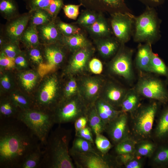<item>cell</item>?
Masks as SVG:
<instances>
[{
  "mask_svg": "<svg viewBox=\"0 0 168 168\" xmlns=\"http://www.w3.org/2000/svg\"><path fill=\"white\" fill-rule=\"evenodd\" d=\"M16 64L15 58L8 57L2 52H1L0 65L6 69L13 68Z\"/></svg>",
  "mask_w": 168,
  "mask_h": 168,
  "instance_id": "obj_49",
  "label": "cell"
},
{
  "mask_svg": "<svg viewBox=\"0 0 168 168\" xmlns=\"http://www.w3.org/2000/svg\"><path fill=\"white\" fill-rule=\"evenodd\" d=\"M58 103L53 111L55 124L74 122L86 115L88 106L80 96L76 95Z\"/></svg>",
  "mask_w": 168,
  "mask_h": 168,
  "instance_id": "obj_5",
  "label": "cell"
},
{
  "mask_svg": "<svg viewBox=\"0 0 168 168\" xmlns=\"http://www.w3.org/2000/svg\"><path fill=\"white\" fill-rule=\"evenodd\" d=\"M156 149V146L152 142L148 141H143L136 144L135 154L138 157L150 156Z\"/></svg>",
  "mask_w": 168,
  "mask_h": 168,
  "instance_id": "obj_38",
  "label": "cell"
},
{
  "mask_svg": "<svg viewBox=\"0 0 168 168\" xmlns=\"http://www.w3.org/2000/svg\"><path fill=\"white\" fill-rule=\"evenodd\" d=\"M94 52V49L91 45L73 52L69 62V72L77 74L83 71L88 65Z\"/></svg>",
  "mask_w": 168,
  "mask_h": 168,
  "instance_id": "obj_16",
  "label": "cell"
},
{
  "mask_svg": "<svg viewBox=\"0 0 168 168\" xmlns=\"http://www.w3.org/2000/svg\"><path fill=\"white\" fill-rule=\"evenodd\" d=\"M0 13L7 21L19 15V7L16 0H0Z\"/></svg>",
  "mask_w": 168,
  "mask_h": 168,
  "instance_id": "obj_29",
  "label": "cell"
},
{
  "mask_svg": "<svg viewBox=\"0 0 168 168\" xmlns=\"http://www.w3.org/2000/svg\"><path fill=\"white\" fill-rule=\"evenodd\" d=\"M40 143L17 118L0 119V168H20L26 157Z\"/></svg>",
  "mask_w": 168,
  "mask_h": 168,
  "instance_id": "obj_1",
  "label": "cell"
},
{
  "mask_svg": "<svg viewBox=\"0 0 168 168\" xmlns=\"http://www.w3.org/2000/svg\"><path fill=\"white\" fill-rule=\"evenodd\" d=\"M17 118L37 138L41 145L44 146L55 124L53 112L42 109L22 110Z\"/></svg>",
  "mask_w": 168,
  "mask_h": 168,
  "instance_id": "obj_3",
  "label": "cell"
},
{
  "mask_svg": "<svg viewBox=\"0 0 168 168\" xmlns=\"http://www.w3.org/2000/svg\"><path fill=\"white\" fill-rule=\"evenodd\" d=\"M41 44L37 47L28 48L29 49L27 54L28 58L34 63L39 64L44 62L43 54L40 49Z\"/></svg>",
  "mask_w": 168,
  "mask_h": 168,
  "instance_id": "obj_45",
  "label": "cell"
},
{
  "mask_svg": "<svg viewBox=\"0 0 168 168\" xmlns=\"http://www.w3.org/2000/svg\"><path fill=\"white\" fill-rule=\"evenodd\" d=\"M86 9L98 12H127V8L124 0H78Z\"/></svg>",
  "mask_w": 168,
  "mask_h": 168,
  "instance_id": "obj_14",
  "label": "cell"
},
{
  "mask_svg": "<svg viewBox=\"0 0 168 168\" xmlns=\"http://www.w3.org/2000/svg\"><path fill=\"white\" fill-rule=\"evenodd\" d=\"M135 156L134 153L124 154L118 155L115 159L118 165H124Z\"/></svg>",
  "mask_w": 168,
  "mask_h": 168,
  "instance_id": "obj_51",
  "label": "cell"
},
{
  "mask_svg": "<svg viewBox=\"0 0 168 168\" xmlns=\"http://www.w3.org/2000/svg\"><path fill=\"white\" fill-rule=\"evenodd\" d=\"M166 79H167V83H168V71H167V74L166 76Z\"/></svg>",
  "mask_w": 168,
  "mask_h": 168,
  "instance_id": "obj_58",
  "label": "cell"
},
{
  "mask_svg": "<svg viewBox=\"0 0 168 168\" xmlns=\"http://www.w3.org/2000/svg\"><path fill=\"white\" fill-rule=\"evenodd\" d=\"M19 44L7 41L1 47V52L10 57L15 58L20 53Z\"/></svg>",
  "mask_w": 168,
  "mask_h": 168,
  "instance_id": "obj_42",
  "label": "cell"
},
{
  "mask_svg": "<svg viewBox=\"0 0 168 168\" xmlns=\"http://www.w3.org/2000/svg\"><path fill=\"white\" fill-rule=\"evenodd\" d=\"M128 12L110 14V26L115 38L121 44L129 40L133 23V16Z\"/></svg>",
  "mask_w": 168,
  "mask_h": 168,
  "instance_id": "obj_11",
  "label": "cell"
},
{
  "mask_svg": "<svg viewBox=\"0 0 168 168\" xmlns=\"http://www.w3.org/2000/svg\"><path fill=\"white\" fill-rule=\"evenodd\" d=\"M23 87L27 90H30L35 86L37 76L32 72H27L22 74L20 77Z\"/></svg>",
  "mask_w": 168,
  "mask_h": 168,
  "instance_id": "obj_41",
  "label": "cell"
},
{
  "mask_svg": "<svg viewBox=\"0 0 168 168\" xmlns=\"http://www.w3.org/2000/svg\"><path fill=\"white\" fill-rule=\"evenodd\" d=\"M86 115L88 125L95 135L105 131L106 125L98 114L94 105L88 107Z\"/></svg>",
  "mask_w": 168,
  "mask_h": 168,
  "instance_id": "obj_27",
  "label": "cell"
},
{
  "mask_svg": "<svg viewBox=\"0 0 168 168\" xmlns=\"http://www.w3.org/2000/svg\"><path fill=\"white\" fill-rule=\"evenodd\" d=\"M151 44L146 43L139 45L135 59L136 66L140 72L149 73L150 63L153 52Z\"/></svg>",
  "mask_w": 168,
  "mask_h": 168,
  "instance_id": "obj_23",
  "label": "cell"
},
{
  "mask_svg": "<svg viewBox=\"0 0 168 168\" xmlns=\"http://www.w3.org/2000/svg\"><path fill=\"white\" fill-rule=\"evenodd\" d=\"M100 13L86 9L82 11L76 21L73 23L84 28L93 24L98 18Z\"/></svg>",
  "mask_w": 168,
  "mask_h": 168,
  "instance_id": "obj_32",
  "label": "cell"
},
{
  "mask_svg": "<svg viewBox=\"0 0 168 168\" xmlns=\"http://www.w3.org/2000/svg\"><path fill=\"white\" fill-rule=\"evenodd\" d=\"M88 65L91 72L95 74H100L102 71V64L101 61L96 58H91L89 62Z\"/></svg>",
  "mask_w": 168,
  "mask_h": 168,
  "instance_id": "obj_48",
  "label": "cell"
},
{
  "mask_svg": "<svg viewBox=\"0 0 168 168\" xmlns=\"http://www.w3.org/2000/svg\"><path fill=\"white\" fill-rule=\"evenodd\" d=\"M158 107L157 103L154 101L140 106L132 113L134 114L133 132L138 138H146L150 134Z\"/></svg>",
  "mask_w": 168,
  "mask_h": 168,
  "instance_id": "obj_6",
  "label": "cell"
},
{
  "mask_svg": "<svg viewBox=\"0 0 168 168\" xmlns=\"http://www.w3.org/2000/svg\"><path fill=\"white\" fill-rule=\"evenodd\" d=\"M158 26L154 9L147 7L146 11L135 19L134 41L151 44L158 35Z\"/></svg>",
  "mask_w": 168,
  "mask_h": 168,
  "instance_id": "obj_7",
  "label": "cell"
},
{
  "mask_svg": "<svg viewBox=\"0 0 168 168\" xmlns=\"http://www.w3.org/2000/svg\"><path fill=\"white\" fill-rule=\"evenodd\" d=\"M149 73L140 72L134 87L141 96L166 104L168 102V91L165 84L161 79Z\"/></svg>",
  "mask_w": 168,
  "mask_h": 168,
  "instance_id": "obj_4",
  "label": "cell"
},
{
  "mask_svg": "<svg viewBox=\"0 0 168 168\" xmlns=\"http://www.w3.org/2000/svg\"><path fill=\"white\" fill-rule=\"evenodd\" d=\"M144 3L151 6L159 5L162 3L164 0H140Z\"/></svg>",
  "mask_w": 168,
  "mask_h": 168,
  "instance_id": "obj_57",
  "label": "cell"
},
{
  "mask_svg": "<svg viewBox=\"0 0 168 168\" xmlns=\"http://www.w3.org/2000/svg\"><path fill=\"white\" fill-rule=\"evenodd\" d=\"M42 146H43L40 143L37 148L28 155L20 168H39L43 156Z\"/></svg>",
  "mask_w": 168,
  "mask_h": 168,
  "instance_id": "obj_31",
  "label": "cell"
},
{
  "mask_svg": "<svg viewBox=\"0 0 168 168\" xmlns=\"http://www.w3.org/2000/svg\"><path fill=\"white\" fill-rule=\"evenodd\" d=\"M1 84L3 87L9 89L11 87V83L9 77L7 75L4 76L1 79Z\"/></svg>",
  "mask_w": 168,
  "mask_h": 168,
  "instance_id": "obj_56",
  "label": "cell"
},
{
  "mask_svg": "<svg viewBox=\"0 0 168 168\" xmlns=\"http://www.w3.org/2000/svg\"><path fill=\"white\" fill-rule=\"evenodd\" d=\"M82 6V4H68L64 5L63 8L65 16L68 18L76 20L78 18L80 12V8Z\"/></svg>",
  "mask_w": 168,
  "mask_h": 168,
  "instance_id": "obj_43",
  "label": "cell"
},
{
  "mask_svg": "<svg viewBox=\"0 0 168 168\" xmlns=\"http://www.w3.org/2000/svg\"><path fill=\"white\" fill-rule=\"evenodd\" d=\"M153 158L155 165L161 168L168 167V142L161 143Z\"/></svg>",
  "mask_w": 168,
  "mask_h": 168,
  "instance_id": "obj_36",
  "label": "cell"
},
{
  "mask_svg": "<svg viewBox=\"0 0 168 168\" xmlns=\"http://www.w3.org/2000/svg\"><path fill=\"white\" fill-rule=\"evenodd\" d=\"M17 106L12 99L11 101H3L0 106V119L17 118L19 113L17 112Z\"/></svg>",
  "mask_w": 168,
  "mask_h": 168,
  "instance_id": "obj_37",
  "label": "cell"
},
{
  "mask_svg": "<svg viewBox=\"0 0 168 168\" xmlns=\"http://www.w3.org/2000/svg\"><path fill=\"white\" fill-rule=\"evenodd\" d=\"M57 82L52 78L45 83L37 100V103L41 107L49 108L56 103Z\"/></svg>",
  "mask_w": 168,
  "mask_h": 168,
  "instance_id": "obj_19",
  "label": "cell"
},
{
  "mask_svg": "<svg viewBox=\"0 0 168 168\" xmlns=\"http://www.w3.org/2000/svg\"><path fill=\"white\" fill-rule=\"evenodd\" d=\"M60 42L67 49L73 53L92 45L82 32L68 36H63Z\"/></svg>",
  "mask_w": 168,
  "mask_h": 168,
  "instance_id": "obj_24",
  "label": "cell"
},
{
  "mask_svg": "<svg viewBox=\"0 0 168 168\" xmlns=\"http://www.w3.org/2000/svg\"><path fill=\"white\" fill-rule=\"evenodd\" d=\"M92 131L87 125L85 128L75 132V136L82 138L94 144Z\"/></svg>",
  "mask_w": 168,
  "mask_h": 168,
  "instance_id": "obj_50",
  "label": "cell"
},
{
  "mask_svg": "<svg viewBox=\"0 0 168 168\" xmlns=\"http://www.w3.org/2000/svg\"><path fill=\"white\" fill-rule=\"evenodd\" d=\"M25 2H26L27 1V0H23Z\"/></svg>",
  "mask_w": 168,
  "mask_h": 168,
  "instance_id": "obj_59",
  "label": "cell"
},
{
  "mask_svg": "<svg viewBox=\"0 0 168 168\" xmlns=\"http://www.w3.org/2000/svg\"><path fill=\"white\" fill-rule=\"evenodd\" d=\"M28 12L29 13V25L37 26L48 24L54 20L44 9H38Z\"/></svg>",
  "mask_w": 168,
  "mask_h": 168,
  "instance_id": "obj_28",
  "label": "cell"
},
{
  "mask_svg": "<svg viewBox=\"0 0 168 168\" xmlns=\"http://www.w3.org/2000/svg\"><path fill=\"white\" fill-rule=\"evenodd\" d=\"M128 89L113 82L107 83L100 97L116 108L120 107Z\"/></svg>",
  "mask_w": 168,
  "mask_h": 168,
  "instance_id": "obj_17",
  "label": "cell"
},
{
  "mask_svg": "<svg viewBox=\"0 0 168 168\" xmlns=\"http://www.w3.org/2000/svg\"><path fill=\"white\" fill-rule=\"evenodd\" d=\"M45 62L39 64L38 71L41 77L53 71L64 59L65 47L60 42L42 44Z\"/></svg>",
  "mask_w": 168,
  "mask_h": 168,
  "instance_id": "obj_10",
  "label": "cell"
},
{
  "mask_svg": "<svg viewBox=\"0 0 168 168\" xmlns=\"http://www.w3.org/2000/svg\"><path fill=\"white\" fill-rule=\"evenodd\" d=\"M75 132L85 128L88 125L87 118L86 115L80 117L74 122Z\"/></svg>",
  "mask_w": 168,
  "mask_h": 168,
  "instance_id": "obj_52",
  "label": "cell"
},
{
  "mask_svg": "<svg viewBox=\"0 0 168 168\" xmlns=\"http://www.w3.org/2000/svg\"><path fill=\"white\" fill-rule=\"evenodd\" d=\"M64 5L63 0H52L45 10L55 20Z\"/></svg>",
  "mask_w": 168,
  "mask_h": 168,
  "instance_id": "obj_46",
  "label": "cell"
},
{
  "mask_svg": "<svg viewBox=\"0 0 168 168\" xmlns=\"http://www.w3.org/2000/svg\"><path fill=\"white\" fill-rule=\"evenodd\" d=\"M102 86L100 79L96 77H87L82 81L80 95L88 106L94 105L99 97Z\"/></svg>",
  "mask_w": 168,
  "mask_h": 168,
  "instance_id": "obj_15",
  "label": "cell"
},
{
  "mask_svg": "<svg viewBox=\"0 0 168 168\" xmlns=\"http://www.w3.org/2000/svg\"><path fill=\"white\" fill-rule=\"evenodd\" d=\"M16 64L22 67L26 66L27 62L25 56L22 53H20L15 58Z\"/></svg>",
  "mask_w": 168,
  "mask_h": 168,
  "instance_id": "obj_54",
  "label": "cell"
},
{
  "mask_svg": "<svg viewBox=\"0 0 168 168\" xmlns=\"http://www.w3.org/2000/svg\"><path fill=\"white\" fill-rule=\"evenodd\" d=\"M69 154L78 168H111L118 165L107 154L92 152H79L69 150Z\"/></svg>",
  "mask_w": 168,
  "mask_h": 168,
  "instance_id": "obj_9",
  "label": "cell"
},
{
  "mask_svg": "<svg viewBox=\"0 0 168 168\" xmlns=\"http://www.w3.org/2000/svg\"><path fill=\"white\" fill-rule=\"evenodd\" d=\"M40 43L48 44L60 42L63 36L58 31L55 20L51 22L36 26Z\"/></svg>",
  "mask_w": 168,
  "mask_h": 168,
  "instance_id": "obj_18",
  "label": "cell"
},
{
  "mask_svg": "<svg viewBox=\"0 0 168 168\" xmlns=\"http://www.w3.org/2000/svg\"><path fill=\"white\" fill-rule=\"evenodd\" d=\"M20 42L27 48L34 47L41 45L36 26L28 25L21 36Z\"/></svg>",
  "mask_w": 168,
  "mask_h": 168,
  "instance_id": "obj_30",
  "label": "cell"
},
{
  "mask_svg": "<svg viewBox=\"0 0 168 168\" xmlns=\"http://www.w3.org/2000/svg\"><path fill=\"white\" fill-rule=\"evenodd\" d=\"M94 144L87 140L75 136L72 147L69 150L79 152H92L101 154L94 148Z\"/></svg>",
  "mask_w": 168,
  "mask_h": 168,
  "instance_id": "obj_33",
  "label": "cell"
},
{
  "mask_svg": "<svg viewBox=\"0 0 168 168\" xmlns=\"http://www.w3.org/2000/svg\"><path fill=\"white\" fill-rule=\"evenodd\" d=\"M28 12L20 14L9 21L0 29V33L6 40L19 44L21 36L28 24Z\"/></svg>",
  "mask_w": 168,
  "mask_h": 168,
  "instance_id": "obj_12",
  "label": "cell"
},
{
  "mask_svg": "<svg viewBox=\"0 0 168 168\" xmlns=\"http://www.w3.org/2000/svg\"><path fill=\"white\" fill-rule=\"evenodd\" d=\"M56 26L63 36H68L82 32L81 27L74 24L65 22L57 17L55 20Z\"/></svg>",
  "mask_w": 168,
  "mask_h": 168,
  "instance_id": "obj_35",
  "label": "cell"
},
{
  "mask_svg": "<svg viewBox=\"0 0 168 168\" xmlns=\"http://www.w3.org/2000/svg\"><path fill=\"white\" fill-rule=\"evenodd\" d=\"M52 0H27L25 2L28 12L38 9H46Z\"/></svg>",
  "mask_w": 168,
  "mask_h": 168,
  "instance_id": "obj_44",
  "label": "cell"
},
{
  "mask_svg": "<svg viewBox=\"0 0 168 168\" xmlns=\"http://www.w3.org/2000/svg\"><path fill=\"white\" fill-rule=\"evenodd\" d=\"M168 67L164 62L158 55L153 52L152 53L149 73L166 76L167 74Z\"/></svg>",
  "mask_w": 168,
  "mask_h": 168,
  "instance_id": "obj_34",
  "label": "cell"
},
{
  "mask_svg": "<svg viewBox=\"0 0 168 168\" xmlns=\"http://www.w3.org/2000/svg\"><path fill=\"white\" fill-rule=\"evenodd\" d=\"M141 96L134 87L128 89L121 104L122 112L132 113L140 106Z\"/></svg>",
  "mask_w": 168,
  "mask_h": 168,
  "instance_id": "obj_25",
  "label": "cell"
},
{
  "mask_svg": "<svg viewBox=\"0 0 168 168\" xmlns=\"http://www.w3.org/2000/svg\"><path fill=\"white\" fill-rule=\"evenodd\" d=\"M83 29L93 40L110 36L112 32L110 25L102 13L93 24Z\"/></svg>",
  "mask_w": 168,
  "mask_h": 168,
  "instance_id": "obj_22",
  "label": "cell"
},
{
  "mask_svg": "<svg viewBox=\"0 0 168 168\" xmlns=\"http://www.w3.org/2000/svg\"><path fill=\"white\" fill-rule=\"evenodd\" d=\"M167 142H168V141Z\"/></svg>",
  "mask_w": 168,
  "mask_h": 168,
  "instance_id": "obj_60",
  "label": "cell"
},
{
  "mask_svg": "<svg viewBox=\"0 0 168 168\" xmlns=\"http://www.w3.org/2000/svg\"><path fill=\"white\" fill-rule=\"evenodd\" d=\"M93 40L99 53L105 58H109L114 55L121 45L115 37H112L110 36Z\"/></svg>",
  "mask_w": 168,
  "mask_h": 168,
  "instance_id": "obj_21",
  "label": "cell"
},
{
  "mask_svg": "<svg viewBox=\"0 0 168 168\" xmlns=\"http://www.w3.org/2000/svg\"><path fill=\"white\" fill-rule=\"evenodd\" d=\"M94 106L99 116L106 126L116 118L121 112L102 98L99 97Z\"/></svg>",
  "mask_w": 168,
  "mask_h": 168,
  "instance_id": "obj_20",
  "label": "cell"
},
{
  "mask_svg": "<svg viewBox=\"0 0 168 168\" xmlns=\"http://www.w3.org/2000/svg\"><path fill=\"white\" fill-rule=\"evenodd\" d=\"M127 113L122 112L114 120L107 124L106 132L115 145L129 137Z\"/></svg>",
  "mask_w": 168,
  "mask_h": 168,
  "instance_id": "obj_13",
  "label": "cell"
},
{
  "mask_svg": "<svg viewBox=\"0 0 168 168\" xmlns=\"http://www.w3.org/2000/svg\"><path fill=\"white\" fill-rule=\"evenodd\" d=\"M137 141L130 137L116 145L115 151L117 155L134 153Z\"/></svg>",
  "mask_w": 168,
  "mask_h": 168,
  "instance_id": "obj_39",
  "label": "cell"
},
{
  "mask_svg": "<svg viewBox=\"0 0 168 168\" xmlns=\"http://www.w3.org/2000/svg\"><path fill=\"white\" fill-rule=\"evenodd\" d=\"M94 143L97 150L103 155L107 154L112 147L109 140L102 134L96 135Z\"/></svg>",
  "mask_w": 168,
  "mask_h": 168,
  "instance_id": "obj_40",
  "label": "cell"
},
{
  "mask_svg": "<svg viewBox=\"0 0 168 168\" xmlns=\"http://www.w3.org/2000/svg\"><path fill=\"white\" fill-rule=\"evenodd\" d=\"M11 99L15 104L22 110L30 109V102L24 96L18 94H12Z\"/></svg>",
  "mask_w": 168,
  "mask_h": 168,
  "instance_id": "obj_47",
  "label": "cell"
},
{
  "mask_svg": "<svg viewBox=\"0 0 168 168\" xmlns=\"http://www.w3.org/2000/svg\"><path fill=\"white\" fill-rule=\"evenodd\" d=\"M155 136L161 143L168 141V106L160 115L155 129Z\"/></svg>",
  "mask_w": 168,
  "mask_h": 168,
  "instance_id": "obj_26",
  "label": "cell"
},
{
  "mask_svg": "<svg viewBox=\"0 0 168 168\" xmlns=\"http://www.w3.org/2000/svg\"><path fill=\"white\" fill-rule=\"evenodd\" d=\"M140 157L136 156L124 166L126 168H141L142 167V163L140 160Z\"/></svg>",
  "mask_w": 168,
  "mask_h": 168,
  "instance_id": "obj_53",
  "label": "cell"
},
{
  "mask_svg": "<svg viewBox=\"0 0 168 168\" xmlns=\"http://www.w3.org/2000/svg\"><path fill=\"white\" fill-rule=\"evenodd\" d=\"M133 51L121 44L114 56L109 64L110 71L128 82H133L134 74L132 63Z\"/></svg>",
  "mask_w": 168,
  "mask_h": 168,
  "instance_id": "obj_8",
  "label": "cell"
},
{
  "mask_svg": "<svg viewBox=\"0 0 168 168\" xmlns=\"http://www.w3.org/2000/svg\"><path fill=\"white\" fill-rule=\"evenodd\" d=\"M69 87L73 96L77 95L78 86L75 79L71 78L67 84Z\"/></svg>",
  "mask_w": 168,
  "mask_h": 168,
  "instance_id": "obj_55",
  "label": "cell"
},
{
  "mask_svg": "<svg viewBox=\"0 0 168 168\" xmlns=\"http://www.w3.org/2000/svg\"><path fill=\"white\" fill-rule=\"evenodd\" d=\"M72 130L58 126L50 133L44 147L39 168H74L69 153Z\"/></svg>",
  "mask_w": 168,
  "mask_h": 168,
  "instance_id": "obj_2",
  "label": "cell"
}]
</instances>
